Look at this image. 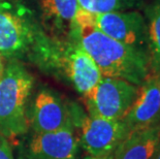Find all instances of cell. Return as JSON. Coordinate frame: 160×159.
I'll return each instance as SVG.
<instances>
[{
  "label": "cell",
  "mask_w": 160,
  "mask_h": 159,
  "mask_svg": "<svg viewBox=\"0 0 160 159\" xmlns=\"http://www.w3.org/2000/svg\"><path fill=\"white\" fill-rule=\"evenodd\" d=\"M0 159H15L8 140L0 134Z\"/></svg>",
  "instance_id": "obj_15"
},
{
  "label": "cell",
  "mask_w": 160,
  "mask_h": 159,
  "mask_svg": "<svg viewBox=\"0 0 160 159\" xmlns=\"http://www.w3.org/2000/svg\"><path fill=\"white\" fill-rule=\"evenodd\" d=\"M28 57L39 68L69 82L83 96L102 77L96 63L82 47L78 28L67 38H52L43 32Z\"/></svg>",
  "instance_id": "obj_2"
},
{
  "label": "cell",
  "mask_w": 160,
  "mask_h": 159,
  "mask_svg": "<svg viewBox=\"0 0 160 159\" xmlns=\"http://www.w3.org/2000/svg\"><path fill=\"white\" fill-rule=\"evenodd\" d=\"M11 1H16V0H0V3H3V2H11Z\"/></svg>",
  "instance_id": "obj_18"
},
{
  "label": "cell",
  "mask_w": 160,
  "mask_h": 159,
  "mask_svg": "<svg viewBox=\"0 0 160 159\" xmlns=\"http://www.w3.org/2000/svg\"><path fill=\"white\" fill-rule=\"evenodd\" d=\"M153 159H160V144H159V147H158V150L157 152H156V154H155V156Z\"/></svg>",
  "instance_id": "obj_17"
},
{
  "label": "cell",
  "mask_w": 160,
  "mask_h": 159,
  "mask_svg": "<svg viewBox=\"0 0 160 159\" xmlns=\"http://www.w3.org/2000/svg\"><path fill=\"white\" fill-rule=\"evenodd\" d=\"M85 159H97V158H93V157H90V156H88L87 158H85Z\"/></svg>",
  "instance_id": "obj_19"
},
{
  "label": "cell",
  "mask_w": 160,
  "mask_h": 159,
  "mask_svg": "<svg viewBox=\"0 0 160 159\" xmlns=\"http://www.w3.org/2000/svg\"><path fill=\"white\" fill-rule=\"evenodd\" d=\"M42 29L52 38H67L78 28L76 16L79 0H33Z\"/></svg>",
  "instance_id": "obj_10"
},
{
  "label": "cell",
  "mask_w": 160,
  "mask_h": 159,
  "mask_svg": "<svg viewBox=\"0 0 160 159\" xmlns=\"http://www.w3.org/2000/svg\"><path fill=\"white\" fill-rule=\"evenodd\" d=\"M138 94V86L117 77H102L84 97L87 114L110 120H122Z\"/></svg>",
  "instance_id": "obj_6"
},
{
  "label": "cell",
  "mask_w": 160,
  "mask_h": 159,
  "mask_svg": "<svg viewBox=\"0 0 160 159\" xmlns=\"http://www.w3.org/2000/svg\"><path fill=\"white\" fill-rule=\"evenodd\" d=\"M110 159H112V158H110Z\"/></svg>",
  "instance_id": "obj_20"
},
{
  "label": "cell",
  "mask_w": 160,
  "mask_h": 159,
  "mask_svg": "<svg viewBox=\"0 0 160 159\" xmlns=\"http://www.w3.org/2000/svg\"><path fill=\"white\" fill-rule=\"evenodd\" d=\"M79 144L73 124L53 132H33L19 145L17 159H77Z\"/></svg>",
  "instance_id": "obj_8"
},
{
  "label": "cell",
  "mask_w": 160,
  "mask_h": 159,
  "mask_svg": "<svg viewBox=\"0 0 160 159\" xmlns=\"http://www.w3.org/2000/svg\"><path fill=\"white\" fill-rule=\"evenodd\" d=\"M33 77L23 64L12 59L0 77V134L8 140L28 133L27 103Z\"/></svg>",
  "instance_id": "obj_3"
},
{
  "label": "cell",
  "mask_w": 160,
  "mask_h": 159,
  "mask_svg": "<svg viewBox=\"0 0 160 159\" xmlns=\"http://www.w3.org/2000/svg\"><path fill=\"white\" fill-rule=\"evenodd\" d=\"M43 33L31 8L20 1L0 3V54L12 59L29 56Z\"/></svg>",
  "instance_id": "obj_4"
},
{
  "label": "cell",
  "mask_w": 160,
  "mask_h": 159,
  "mask_svg": "<svg viewBox=\"0 0 160 159\" xmlns=\"http://www.w3.org/2000/svg\"><path fill=\"white\" fill-rule=\"evenodd\" d=\"M160 144V123L130 131L112 159H153Z\"/></svg>",
  "instance_id": "obj_12"
},
{
  "label": "cell",
  "mask_w": 160,
  "mask_h": 159,
  "mask_svg": "<svg viewBox=\"0 0 160 159\" xmlns=\"http://www.w3.org/2000/svg\"><path fill=\"white\" fill-rule=\"evenodd\" d=\"M91 18L94 26L105 35L148 53V25L138 11L91 13Z\"/></svg>",
  "instance_id": "obj_7"
},
{
  "label": "cell",
  "mask_w": 160,
  "mask_h": 159,
  "mask_svg": "<svg viewBox=\"0 0 160 159\" xmlns=\"http://www.w3.org/2000/svg\"><path fill=\"white\" fill-rule=\"evenodd\" d=\"M148 25V56L150 74H160V0L144 7Z\"/></svg>",
  "instance_id": "obj_13"
},
{
  "label": "cell",
  "mask_w": 160,
  "mask_h": 159,
  "mask_svg": "<svg viewBox=\"0 0 160 159\" xmlns=\"http://www.w3.org/2000/svg\"><path fill=\"white\" fill-rule=\"evenodd\" d=\"M69 110L73 126L80 128L79 143L85 152L97 159L113 157L116 149L128 134L123 121L91 116L76 103H70Z\"/></svg>",
  "instance_id": "obj_5"
},
{
  "label": "cell",
  "mask_w": 160,
  "mask_h": 159,
  "mask_svg": "<svg viewBox=\"0 0 160 159\" xmlns=\"http://www.w3.org/2000/svg\"><path fill=\"white\" fill-rule=\"evenodd\" d=\"M3 72H4V66H3L2 60H1V58H0V77H1Z\"/></svg>",
  "instance_id": "obj_16"
},
{
  "label": "cell",
  "mask_w": 160,
  "mask_h": 159,
  "mask_svg": "<svg viewBox=\"0 0 160 159\" xmlns=\"http://www.w3.org/2000/svg\"><path fill=\"white\" fill-rule=\"evenodd\" d=\"M76 23L81 45L96 63L101 76L142 85L150 74L147 52L105 35L94 26L91 13L82 8L77 12Z\"/></svg>",
  "instance_id": "obj_1"
},
{
  "label": "cell",
  "mask_w": 160,
  "mask_h": 159,
  "mask_svg": "<svg viewBox=\"0 0 160 159\" xmlns=\"http://www.w3.org/2000/svg\"><path fill=\"white\" fill-rule=\"evenodd\" d=\"M29 127L35 133L60 130L72 124L69 104L49 89L39 90L28 113Z\"/></svg>",
  "instance_id": "obj_9"
},
{
  "label": "cell",
  "mask_w": 160,
  "mask_h": 159,
  "mask_svg": "<svg viewBox=\"0 0 160 159\" xmlns=\"http://www.w3.org/2000/svg\"><path fill=\"white\" fill-rule=\"evenodd\" d=\"M128 133L160 123V74H149L131 109L122 119Z\"/></svg>",
  "instance_id": "obj_11"
},
{
  "label": "cell",
  "mask_w": 160,
  "mask_h": 159,
  "mask_svg": "<svg viewBox=\"0 0 160 159\" xmlns=\"http://www.w3.org/2000/svg\"><path fill=\"white\" fill-rule=\"evenodd\" d=\"M80 8L90 13L115 11H138L144 8L146 0H79Z\"/></svg>",
  "instance_id": "obj_14"
}]
</instances>
